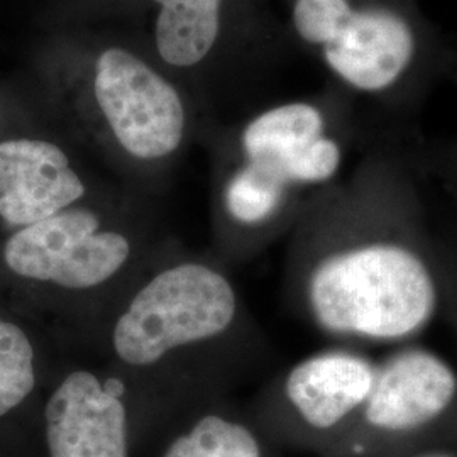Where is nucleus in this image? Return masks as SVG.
Listing matches in <instances>:
<instances>
[{
  "label": "nucleus",
  "instance_id": "obj_9",
  "mask_svg": "<svg viewBox=\"0 0 457 457\" xmlns=\"http://www.w3.org/2000/svg\"><path fill=\"white\" fill-rule=\"evenodd\" d=\"M85 194L62 147L24 137L0 143V217L9 226H33L75 207Z\"/></svg>",
  "mask_w": 457,
  "mask_h": 457
},
{
  "label": "nucleus",
  "instance_id": "obj_13",
  "mask_svg": "<svg viewBox=\"0 0 457 457\" xmlns=\"http://www.w3.org/2000/svg\"><path fill=\"white\" fill-rule=\"evenodd\" d=\"M409 151L425 179H437L457 192V134L430 139L419 132L410 137Z\"/></svg>",
  "mask_w": 457,
  "mask_h": 457
},
{
  "label": "nucleus",
  "instance_id": "obj_12",
  "mask_svg": "<svg viewBox=\"0 0 457 457\" xmlns=\"http://www.w3.org/2000/svg\"><path fill=\"white\" fill-rule=\"evenodd\" d=\"M34 347L21 327L0 319V417L34 390Z\"/></svg>",
  "mask_w": 457,
  "mask_h": 457
},
{
  "label": "nucleus",
  "instance_id": "obj_5",
  "mask_svg": "<svg viewBox=\"0 0 457 457\" xmlns=\"http://www.w3.org/2000/svg\"><path fill=\"white\" fill-rule=\"evenodd\" d=\"M376 373L378 360L362 347L337 344L298 361L275 381L270 413L327 454L356 420Z\"/></svg>",
  "mask_w": 457,
  "mask_h": 457
},
{
  "label": "nucleus",
  "instance_id": "obj_15",
  "mask_svg": "<svg viewBox=\"0 0 457 457\" xmlns=\"http://www.w3.org/2000/svg\"><path fill=\"white\" fill-rule=\"evenodd\" d=\"M393 457H457V436L430 442Z\"/></svg>",
  "mask_w": 457,
  "mask_h": 457
},
{
  "label": "nucleus",
  "instance_id": "obj_10",
  "mask_svg": "<svg viewBox=\"0 0 457 457\" xmlns=\"http://www.w3.org/2000/svg\"><path fill=\"white\" fill-rule=\"evenodd\" d=\"M160 12L154 43L164 63L190 68L202 63L219 41L226 0H153Z\"/></svg>",
  "mask_w": 457,
  "mask_h": 457
},
{
  "label": "nucleus",
  "instance_id": "obj_8",
  "mask_svg": "<svg viewBox=\"0 0 457 457\" xmlns=\"http://www.w3.org/2000/svg\"><path fill=\"white\" fill-rule=\"evenodd\" d=\"M51 457H128V410L96 373L75 370L45 410Z\"/></svg>",
  "mask_w": 457,
  "mask_h": 457
},
{
  "label": "nucleus",
  "instance_id": "obj_4",
  "mask_svg": "<svg viewBox=\"0 0 457 457\" xmlns=\"http://www.w3.org/2000/svg\"><path fill=\"white\" fill-rule=\"evenodd\" d=\"M241 319V300L224 273L204 262L170 266L145 283L112 328L115 356L147 368L170 353L217 339Z\"/></svg>",
  "mask_w": 457,
  "mask_h": 457
},
{
  "label": "nucleus",
  "instance_id": "obj_11",
  "mask_svg": "<svg viewBox=\"0 0 457 457\" xmlns=\"http://www.w3.org/2000/svg\"><path fill=\"white\" fill-rule=\"evenodd\" d=\"M163 457H266V451L249 425L207 415L173 442Z\"/></svg>",
  "mask_w": 457,
  "mask_h": 457
},
{
  "label": "nucleus",
  "instance_id": "obj_3",
  "mask_svg": "<svg viewBox=\"0 0 457 457\" xmlns=\"http://www.w3.org/2000/svg\"><path fill=\"white\" fill-rule=\"evenodd\" d=\"M457 436V370L409 343L378 360L375 385L327 457H393Z\"/></svg>",
  "mask_w": 457,
  "mask_h": 457
},
{
  "label": "nucleus",
  "instance_id": "obj_14",
  "mask_svg": "<svg viewBox=\"0 0 457 457\" xmlns=\"http://www.w3.org/2000/svg\"><path fill=\"white\" fill-rule=\"evenodd\" d=\"M442 279V313L457 337V243L437 239Z\"/></svg>",
  "mask_w": 457,
  "mask_h": 457
},
{
  "label": "nucleus",
  "instance_id": "obj_6",
  "mask_svg": "<svg viewBox=\"0 0 457 457\" xmlns=\"http://www.w3.org/2000/svg\"><path fill=\"white\" fill-rule=\"evenodd\" d=\"M131 254L126 234L105 228L98 213L77 205L19 228L4 245L11 271L73 292L109 283Z\"/></svg>",
  "mask_w": 457,
  "mask_h": 457
},
{
  "label": "nucleus",
  "instance_id": "obj_1",
  "mask_svg": "<svg viewBox=\"0 0 457 457\" xmlns=\"http://www.w3.org/2000/svg\"><path fill=\"white\" fill-rule=\"evenodd\" d=\"M413 136L379 134L295 226V300L339 344L415 343L442 313L437 239L425 177L409 151Z\"/></svg>",
  "mask_w": 457,
  "mask_h": 457
},
{
  "label": "nucleus",
  "instance_id": "obj_2",
  "mask_svg": "<svg viewBox=\"0 0 457 457\" xmlns=\"http://www.w3.org/2000/svg\"><path fill=\"white\" fill-rule=\"evenodd\" d=\"M295 37L332 85L402 134L434 94L457 85V34L427 14L422 0H287Z\"/></svg>",
  "mask_w": 457,
  "mask_h": 457
},
{
  "label": "nucleus",
  "instance_id": "obj_7",
  "mask_svg": "<svg viewBox=\"0 0 457 457\" xmlns=\"http://www.w3.org/2000/svg\"><path fill=\"white\" fill-rule=\"evenodd\" d=\"M94 96L115 141L132 158L163 160L180 147L187 128L180 94L131 51L98 54Z\"/></svg>",
  "mask_w": 457,
  "mask_h": 457
}]
</instances>
